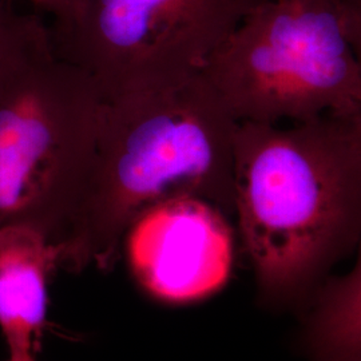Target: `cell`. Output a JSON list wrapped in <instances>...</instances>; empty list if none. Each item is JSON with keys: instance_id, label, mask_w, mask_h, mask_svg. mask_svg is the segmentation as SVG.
Masks as SVG:
<instances>
[{"instance_id": "8", "label": "cell", "mask_w": 361, "mask_h": 361, "mask_svg": "<svg viewBox=\"0 0 361 361\" xmlns=\"http://www.w3.org/2000/svg\"><path fill=\"white\" fill-rule=\"evenodd\" d=\"M51 49L49 26L15 0H0V92L25 66Z\"/></svg>"}, {"instance_id": "9", "label": "cell", "mask_w": 361, "mask_h": 361, "mask_svg": "<svg viewBox=\"0 0 361 361\" xmlns=\"http://www.w3.org/2000/svg\"><path fill=\"white\" fill-rule=\"evenodd\" d=\"M32 7L56 18L65 13L77 0H26Z\"/></svg>"}, {"instance_id": "3", "label": "cell", "mask_w": 361, "mask_h": 361, "mask_svg": "<svg viewBox=\"0 0 361 361\" xmlns=\"http://www.w3.org/2000/svg\"><path fill=\"white\" fill-rule=\"evenodd\" d=\"M361 1L264 0L202 74L237 122L361 114Z\"/></svg>"}, {"instance_id": "1", "label": "cell", "mask_w": 361, "mask_h": 361, "mask_svg": "<svg viewBox=\"0 0 361 361\" xmlns=\"http://www.w3.org/2000/svg\"><path fill=\"white\" fill-rule=\"evenodd\" d=\"M237 125L202 73L104 101L90 173L56 247L59 268L111 269L131 225L168 200L193 197L234 214Z\"/></svg>"}, {"instance_id": "5", "label": "cell", "mask_w": 361, "mask_h": 361, "mask_svg": "<svg viewBox=\"0 0 361 361\" xmlns=\"http://www.w3.org/2000/svg\"><path fill=\"white\" fill-rule=\"evenodd\" d=\"M261 1L77 0L52 18V50L87 74L104 101L165 90L202 73Z\"/></svg>"}, {"instance_id": "7", "label": "cell", "mask_w": 361, "mask_h": 361, "mask_svg": "<svg viewBox=\"0 0 361 361\" xmlns=\"http://www.w3.org/2000/svg\"><path fill=\"white\" fill-rule=\"evenodd\" d=\"M56 268L58 249L43 233L25 224L0 228V332L10 355L35 356L40 349Z\"/></svg>"}, {"instance_id": "2", "label": "cell", "mask_w": 361, "mask_h": 361, "mask_svg": "<svg viewBox=\"0 0 361 361\" xmlns=\"http://www.w3.org/2000/svg\"><path fill=\"white\" fill-rule=\"evenodd\" d=\"M233 197L264 296H305L360 241L361 114L238 122Z\"/></svg>"}, {"instance_id": "4", "label": "cell", "mask_w": 361, "mask_h": 361, "mask_svg": "<svg viewBox=\"0 0 361 361\" xmlns=\"http://www.w3.org/2000/svg\"><path fill=\"white\" fill-rule=\"evenodd\" d=\"M104 98L51 49L0 92V228L25 224L62 243L90 173Z\"/></svg>"}, {"instance_id": "11", "label": "cell", "mask_w": 361, "mask_h": 361, "mask_svg": "<svg viewBox=\"0 0 361 361\" xmlns=\"http://www.w3.org/2000/svg\"><path fill=\"white\" fill-rule=\"evenodd\" d=\"M357 1H361V0H357Z\"/></svg>"}, {"instance_id": "10", "label": "cell", "mask_w": 361, "mask_h": 361, "mask_svg": "<svg viewBox=\"0 0 361 361\" xmlns=\"http://www.w3.org/2000/svg\"><path fill=\"white\" fill-rule=\"evenodd\" d=\"M7 361H37V359L31 355H10Z\"/></svg>"}, {"instance_id": "6", "label": "cell", "mask_w": 361, "mask_h": 361, "mask_svg": "<svg viewBox=\"0 0 361 361\" xmlns=\"http://www.w3.org/2000/svg\"><path fill=\"white\" fill-rule=\"evenodd\" d=\"M125 240L135 277L164 300L207 296L225 284L231 271L226 214L198 198H173L146 210Z\"/></svg>"}]
</instances>
